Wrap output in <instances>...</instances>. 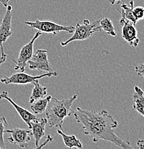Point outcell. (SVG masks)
<instances>
[{"label": "cell", "instance_id": "6da1fadb", "mask_svg": "<svg viewBox=\"0 0 144 149\" xmlns=\"http://www.w3.org/2000/svg\"><path fill=\"white\" fill-rule=\"evenodd\" d=\"M72 115L77 123L82 125L84 134L89 136L93 142L96 143L101 139L109 141L119 148H134L129 141H123L114 133L113 129L118 124L108 111H88L77 107Z\"/></svg>", "mask_w": 144, "mask_h": 149}, {"label": "cell", "instance_id": "e0dca14e", "mask_svg": "<svg viewBox=\"0 0 144 149\" xmlns=\"http://www.w3.org/2000/svg\"><path fill=\"white\" fill-rule=\"evenodd\" d=\"M33 85L34 88L32 89V94H31L29 99V102L30 104H32V102L38 100V99L45 97V95H47V87L40 85L39 81H36Z\"/></svg>", "mask_w": 144, "mask_h": 149}, {"label": "cell", "instance_id": "7c38bea8", "mask_svg": "<svg viewBox=\"0 0 144 149\" xmlns=\"http://www.w3.org/2000/svg\"><path fill=\"white\" fill-rule=\"evenodd\" d=\"M47 123V118H39L37 120L31 122V133L35 139L36 148L39 146L40 140L45 135V126Z\"/></svg>", "mask_w": 144, "mask_h": 149}, {"label": "cell", "instance_id": "7a4b0ae2", "mask_svg": "<svg viewBox=\"0 0 144 149\" xmlns=\"http://www.w3.org/2000/svg\"><path fill=\"white\" fill-rule=\"evenodd\" d=\"M77 97V95H73L70 97L63 100H58L52 97L45 111L49 128L56 127L63 129L65 118L72 114L73 111L71 109V107Z\"/></svg>", "mask_w": 144, "mask_h": 149}, {"label": "cell", "instance_id": "ffe728a7", "mask_svg": "<svg viewBox=\"0 0 144 149\" xmlns=\"http://www.w3.org/2000/svg\"><path fill=\"white\" fill-rule=\"evenodd\" d=\"M133 13L135 18L136 19L137 21H139L141 19H144V7H134L133 9Z\"/></svg>", "mask_w": 144, "mask_h": 149}, {"label": "cell", "instance_id": "5bb4252c", "mask_svg": "<svg viewBox=\"0 0 144 149\" xmlns=\"http://www.w3.org/2000/svg\"><path fill=\"white\" fill-rule=\"evenodd\" d=\"M58 134H60L62 136L64 144L65 146L68 148H83V143L79 140L74 135H67L64 133L63 129L58 128L57 130Z\"/></svg>", "mask_w": 144, "mask_h": 149}, {"label": "cell", "instance_id": "9c48e42d", "mask_svg": "<svg viewBox=\"0 0 144 149\" xmlns=\"http://www.w3.org/2000/svg\"><path fill=\"white\" fill-rule=\"evenodd\" d=\"M4 133L10 134V137L7 138V141L11 143L18 145L20 148H25L28 146V143L30 141V136L32 135L31 130L24 128H12V129L4 130Z\"/></svg>", "mask_w": 144, "mask_h": 149}, {"label": "cell", "instance_id": "5b68a950", "mask_svg": "<svg viewBox=\"0 0 144 149\" xmlns=\"http://www.w3.org/2000/svg\"><path fill=\"white\" fill-rule=\"evenodd\" d=\"M52 76H58V72H45L44 74H40V75H32L24 72H19L15 73L10 77H3L1 78L0 82L1 83H4L5 85H10V84H15V85H25L27 84H32L36 81H39L40 79L43 77H49Z\"/></svg>", "mask_w": 144, "mask_h": 149}, {"label": "cell", "instance_id": "ba28073f", "mask_svg": "<svg viewBox=\"0 0 144 149\" xmlns=\"http://www.w3.org/2000/svg\"><path fill=\"white\" fill-rule=\"evenodd\" d=\"M27 63L31 70L44 71L45 72L54 71L48 60L47 49H38L36 53L33 54L32 58L27 62Z\"/></svg>", "mask_w": 144, "mask_h": 149}, {"label": "cell", "instance_id": "8992f818", "mask_svg": "<svg viewBox=\"0 0 144 149\" xmlns=\"http://www.w3.org/2000/svg\"><path fill=\"white\" fill-rule=\"evenodd\" d=\"M42 34V33L41 32L38 31V32L35 33V36L32 37V40L28 43H27L24 46H22V47L20 49L19 55H18V57L17 60H15L12 57L11 58L12 60V61L15 62V70L20 71V72H24L26 65L27 64V62L32 58V55H33L34 43H35V40L39 37L41 36Z\"/></svg>", "mask_w": 144, "mask_h": 149}, {"label": "cell", "instance_id": "7402d4cb", "mask_svg": "<svg viewBox=\"0 0 144 149\" xmlns=\"http://www.w3.org/2000/svg\"><path fill=\"white\" fill-rule=\"evenodd\" d=\"M52 140H53V138H52V136H49V135H48L47 138V140H46L45 142L43 143L42 144V145H39L36 148H42V147H44L45 146L47 145V143L48 142H49V141H52Z\"/></svg>", "mask_w": 144, "mask_h": 149}, {"label": "cell", "instance_id": "484cf974", "mask_svg": "<svg viewBox=\"0 0 144 149\" xmlns=\"http://www.w3.org/2000/svg\"><path fill=\"white\" fill-rule=\"evenodd\" d=\"M6 59L7 58H3V57H1V58H0V65L6 61Z\"/></svg>", "mask_w": 144, "mask_h": 149}, {"label": "cell", "instance_id": "8fae6325", "mask_svg": "<svg viewBox=\"0 0 144 149\" xmlns=\"http://www.w3.org/2000/svg\"><path fill=\"white\" fill-rule=\"evenodd\" d=\"M7 100L9 102H10L13 107L15 108V109L16 110V111L17 112L18 114L19 115V116L21 117V118L22 119V120L27 125L28 128L30 129L31 128V122L32 120H35L38 119L39 118L34 113L29 112L28 110H27L26 108H22V107L19 106V105L16 103L15 101L12 100V99H11V97H9L8 95V92L7 91H3L2 93H0V100Z\"/></svg>", "mask_w": 144, "mask_h": 149}, {"label": "cell", "instance_id": "603a6c76", "mask_svg": "<svg viewBox=\"0 0 144 149\" xmlns=\"http://www.w3.org/2000/svg\"><path fill=\"white\" fill-rule=\"evenodd\" d=\"M136 148L141 149L144 148V141L143 140H138L136 143Z\"/></svg>", "mask_w": 144, "mask_h": 149}, {"label": "cell", "instance_id": "44dd1931", "mask_svg": "<svg viewBox=\"0 0 144 149\" xmlns=\"http://www.w3.org/2000/svg\"><path fill=\"white\" fill-rule=\"evenodd\" d=\"M135 71L137 73L138 77H141L144 80V63L138 64L135 67Z\"/></svg>", "mask_w": 144, "mask_h": 149}, {"label": "cell", "instance_id": "9a60e30c", "mask_svg": "<svg viewBox=\"0 0 144 149\" xmlns=\"http://www.w3.org/2000/svg\"><path fill=\"white\" fill-rule=\"evenodd\" d=\"M134 1L133 0H131L129 2V4H123L120 5V8L118 9V12H120V15H121V17L125 19L128 20V21L134 23V24H136L138 22V21L136 20V19L135 18L134 13H133V9H134Z\"/></svg>", "mask_w": 144, "mask_h": 149}, {"label": "cell", "instance_id": "ac0fdd59", "mask_svg": "<svg viewBox=\"0 0 144 149\" xmlns=\"http://www.w3.org/2000/svg\"><path fill=\"white\" fill-rule=\"evenodd\" d=\"M99 24H100V27L102 30H104L108 35L113 37H115L117 35L113 24L110 19L107 17L100 19L99 21Z\"/></svg>", "mask_w": 144, "mask_h": 149}, {"label": "cell", "instance_id": "4fadbf2b", "mask_svg": "<svg viewBox=\"0 0 144 149\" xmlns=\"http://www.w3.org/2000/svg\"><path fill=\"white\" fill-rule=\"evenodd\" d=\"M133 110L144 118V92L137 85L134 86V93L133 94Z\"/></svg>", "mask_w": 144, "mask_h": 149}, {"label": "cell", "instance_id": "30bf717a", "mask_svg": "<svg viewBox=\"0 0 144 149\" xmlns=\"http://www.w3.org/2000/svg\"><path fill=\"white\" fill-rule=\"evenodd\" d=\"M119 24L122 27V37L129 45L137 47L139 44L138 38V32L134 23L125 19L122 18L119 21Z\"/></svg>", "mask_w": 144, "mask_h": 149}, {"label": "cell", "instance_id": "cb8c5ba5", "mask_svg": "<svg viewBox=\"0 0 144 149\" xmlns=\"http://www.w3.org/2000/svg\"><path fill=\"white\" fill-rule=\"evenodd\" d=\"M108 1L111 5H115V4H118L121 0H108Z\"/></svg>", "mask_w": 144, "mask_h": 149}, {"label": "cell", "instance_id": "3957f363", "mask_svg": "<svg viewBox=\"0 0 144 149\" xmlns=\"http://www.w3.org/2000/svg\"><path fill=\"white\" fill-rule=\"evenodd\" d=\"M100 19L95 20L90 22L88 19H84L83 23H77L74 29L73 35L65 41L60 42L62 47L67 46L69 43L74 41H83L92 37L94 33L97 32H101L102 29L99 24Z\"/></svg>", "mask_w": 144, "mask_h": 149}, {"label": "cell", "instance_id": "d4e9b609", "mask_svg": "<svg viewBox=\"0 0 144 149\" xmlns=\"http://www.w3.org/2000/svg\"><path fill=\"white\" fill-rule=\"evenodd\" d=\"M10 1V0H0V3L2 4V5L4 7H7L8 5V2Z\"/></svg>", "mask_w": 144, "mask_h": 149}, {"label": "cell", "instance_id": "d6986e66", "mask_svg": "<svg viewBox=\"0 0 144 149\" xmlns=\"http://www.w3.org/2000/svg\"><path fill=\"white\" fill-rule=\"evenodd\" d=\"M7 125V121L4 116L0 117V149L5 148V143L4 140V133L5 125Z\"/></svg>", "mask_w": 144, "mask_h": 149}, {"label": "cell", "instance_id": "2e32d148", "mask_svg": "<svg viewBox=\"0 0 144 149\" xmlns=\"http://www.w3.org/2000/svg\"><path fill=\"white\" fill-rule=\"evenodd\" d=\"M52 97V96L48 95L47 97L40 98L32 102L31 104V109H32V111L33 112L34 114L38 115L44 113L47 109L48 104L50 101Z\"/></svg>", "mask_w": 144, "mask_h": 149}, {"label": "cell", "instance_id": "277c9868", "mask_svg": "<svg viewBox=\"0 0 144 149\" xmlns=\"http://www.w3.org/2000/svg\"><path fill=\"white\" fill-rule=\"evenodd\" d=\"M24 24L28 25L31 29H38L42 33L52 34L54 35H58L60 32H66L72 34L75 29V27L72 25H60L55 22L49 20H40L38 19L33 22L26 21Z\"/></svg>", "mask_w": 144, "mask_h": 149}, {"label": "cell", "instance_id": "52a82bcc", "mask_svg": "<svg viewBox=\"0 0 144 149\" xmlns=\"http://www.w3.org/2000/svg\"><path fill=\"white\" fill-rule=\"evenodd\" d=\"M6 8L7 10L1 20V22L0 23V49H1V57L3 58H7V56L4 52L3 44L6 42L9 37H10L12 35V7L11 5H7Z\"/></svg>", "mask_w": 144, "mask_h": 149}]
</instances>
